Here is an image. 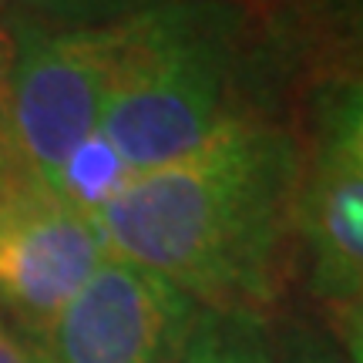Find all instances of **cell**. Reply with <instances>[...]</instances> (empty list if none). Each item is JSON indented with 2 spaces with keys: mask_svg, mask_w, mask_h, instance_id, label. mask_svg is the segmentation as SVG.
<instances>
[{
  "mask_svg": "<svg viewBox=\"0 0 363 363\" xmlns=\"http://www.w3.org/2000/svg\"><path fill=\"white\" fill-rule=\"evenodd\" d=\"M158 0H13V13L48 27H108Z\"/></svg>",
  "mask_w": 363,
  "mask_h": 363,
  "instance_id": "cell-9",
  "label": "cell"
},
{
  "mask_svg": "<svg viewBox=\"0 0 363 363\" xmlns=\"http://www.w3.org/2000/svg\"><path fill=\"white\" fill-rule=\"evenodd\" d=\"M293 235L303 246L310 289L333 310L363 293V169L323 142L303 165Z\"/></svg>",
  "mask_w": 363,
  "mask_h": 363,
  "instance_id": "cell-6",
  "label": "cell"
},
{
  "mask_svg": "<svg viewBox=\"0 0 363 363\" xmlns=\"http://www.w3.org/2000/svg\"><path fill=\"white\" fill-rule=\"evenodd\" d=\"M0 363H51L38 340L24 337L7 320H0Z\"/></svg>",
  "mask_w": 363,
  "mask_h": 363,
  "instance_id": "cell-11",
  "label": "cell"
},
{
  "mask_svg": "<svg viewBox=\"0 0 363 363\" xmlns=\"http://www.w3.org/2000/svg\"><path fill=\"white\" fill-rule=\"evenodd\" d=\"M303 165L283 125L229 115L189 155L131 175L94 222L108 256L169 279L202 310L262 316L283 289Z\"/></svg>",
  "mask_w": 363,
  "mask_h": 363,
  "instance_id": "cell-1",
  "label": "cell"
},
{
  "mask_svg": "<svg viewBox=\"0 0 363 363\" xmlns=\"http://www.w3.org/2000/svg\"><path fill=\"white\" fill-rule=\"evenodd\" d=\"M128 179H131L128 165L121 162V155L104 142V135L98 131L65 162V169L54 182V192L65 195L67 202L78 206L81 212L94 216Z\"/></svg>",
  "mask_w": 363,
  "mask_h": 363,
  "instance_id": "cell-8",
  "label": "cell"
},
{
  "mask_svg": "<svg viewBox=\"0 0 363 363\" xmlns=\"http://www.w3.org/2000/svg\"><path fill=\"white\" fill-rule=\"evenodd\" d=\"M286 363H343V357L333 350L330 340L316 337V333H299L286 353Z\"/></svg>",
  "mask_w": 363,
  "mask_h": 363,
  "instance_id": "cell-12",
  "label": "cell"
},
{
  "mask_svg": "<svg viewBox=\"0 0 363 363\" xmlns=\"http://www.w3.org/2000/svg\"><path fill=\"white\" fill-rule=\"evenodd\" d=\"M239 13L219 0H158L115 24L101 135L131 175L189 155L229 111Z\"/></svg>",
  "mask_w": 363,
  "mask_h": 363,
  "instance_id": "cell-2",
  "label": "cell"
},
{
  "mask_svg": "<svg viewBox=\"0 0 363 363\" xmlns=\"http://www.w3.org/2000/svg\"><path fill=\"white\" fill-rule=\"evenodd\" d=\"M337 323L343 340H347V357L353 363H363V320H357L350 313H337Z\"/></svg>",
  "mask_w": 363,
  "mask_h": 363,
  "instance_id": "cell-13",
  "label": "cell"
},
{
  "mask_svg": "<svg viewBox=\"0 0 363 363\" xmlns=\"http://www.w3.org/2000/svg\"><path fill=\"white\" fill-rule=\"evenodd\" d=\"M337 313H350V316H357V320H363V293L357 299H353L350 306H343V310H337Z\"/></svg>",
  "mask_w": 363,
  "mask_h": 363,
  "instance_id": "cell-14",
  "label": "cell"
},
{
  "mask_svg": "<svg viewBox=\"0 0 363 363\" xmlns=\"http://www.w3.org/2000/svg\"><path fill=\"white\" fill-rule=\"evenodd\" d=\"M115 24L48 27L13 13L4 65L0 158L54 189L65 162L101 128Z\"/></svg>",
  "mask_w": 363,
  "mask_h": 363,
  "instance_id": "cell-3",
  "label": "cell"
},
{
  "mask_svg": "<svg viewBox=\"0 0 363 363\" xmlns=\"http://www.w3.org/2000/svg\"><path fill=\"white\" fill-rule=\"evenodd\" d=\"M104 256L94 216L34 175L0 165V320L40 343Z\"/></svg>",
  "mask_w": 363,
  "mask_h": 363,
  "instance_id": "cell-4",
  "label": "cell"
},
{
  "mask_svg": "<svg viewBox=\"0 0 363 363\" xmlns=\"http://www.w3.org/2000/svg\"><path fill=\"white\" fill-rule=\"evenodd\" d=\"M179 363H276L262 320L249 313L202 310Z\"/></svg>",
  "mask_w": 363,
  "mask_h": 363,
  "instance_id": "cell-7",
  "label": "cell"
},
{
  "mask_svg": "<svg viewBox=\"0 0 363 363\" xmlns=\"http://www.w3.org/2000/svg\"><path fill=\"white\" fill-rule=\"evenodd\" d=\"M202 306L179 286L104 256L40 340L51 363H179Z\"/></svg>",
  "mask_w": 363,
  "mask_h": 363,
  "instance_id": "cell-5",
  "label": "cell"
},
{
  "mask_svg": "<svg viewBox=\"0 0 363 363\" xmlns=\"http://www.w3.org/2000/svg\"><path fill=\"white\" fill-rule=\"evenodd\" d=\"M326 118H330L326 142L337 145L343 155L363 169V81L340 91Z\"/></svg>",
  "mask_w": 363,
  "mask_h": 363,
  "instance_id": "cell-10",
  "label": "cell"
}]
</instances>
